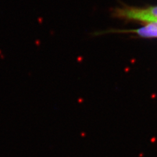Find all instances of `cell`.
Wrapping results in <instances>:
<instances>
[{"label":"cell","instance_id":"cell-1","mask_svg":"<svg viewBox=\"0 0 157 157\" xmlns=\"http://www.w3.org/2000/svg\"><path fill=\"white\" fill-rule=\"evenodd\" d=\"M115 13L117 17L126 19L149 23L157 22V6L147 8L125 7L118 9Z\"/></svg>","mask_w":157,"mask_h":157},{"label":"cell","instance_id":"cell-2","mask_svg":"<svg viewBox=\"0 0 157 157\" xmlns=\"http://www.w3.org/2000/svg\"><path fill=\"white\" fill-rule=\"evenodd\" d=\"M143 37H157V22L149 23L146 26L131 30Z\"/></svg>","mask_w":157,"mask_h":157}]
</instances>
